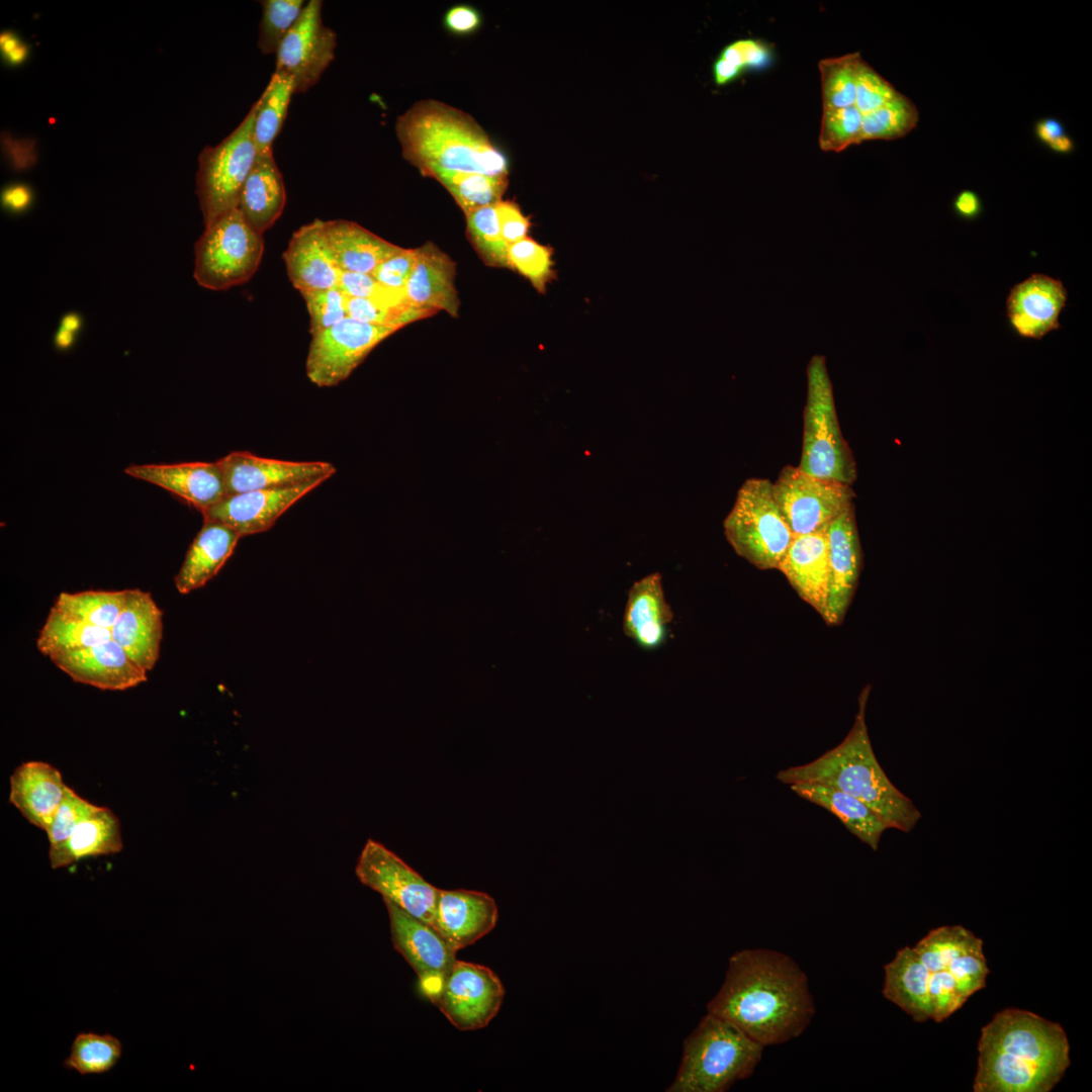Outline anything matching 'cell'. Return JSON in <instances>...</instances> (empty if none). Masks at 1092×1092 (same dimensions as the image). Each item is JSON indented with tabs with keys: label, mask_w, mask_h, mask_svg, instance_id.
<instances>
[{
	"label": "cell",
	"mask_w": 1092,
	"mask_h": 1092,
	"mask_svg": "<svg viewBox=\"0 0 1092 1092\" xmlns=\"http://www.w3.org/2000/svg\"><path fill=\"white\" fill-rule=\"evenodd\" d=\"M883 995L916 1022H941L977 991L989 974L983 940L962 925L931 929L885 967Z\"/></svg>",
	"instance_id": "cell-1"
},
{
	"label": "cell",
	"mask_w": 1092,
	"mask_h": 1092,
	"mask_svg": "<svg viewBox=\"0 0 1092 1092\" xmlns=\"http://www.w3.org/2000/svg\"><path fill=\"white\" fill-rule=\"evenodd\" d=\"M707 1010L766 1046L799 1036L815 1007L798 964L785 953L758 948L729 959L724 983Z\"/></svg>",
	"instance_id": "cell-2"
},
{
	"label": "cell",
	"mask_w": 1092,
	"mask_h": 1092,
	"mask_svg": "<svg viewBox=\"0 0 1092 1092\" xmlns=\"http://www.w3.org/2000/svg\"><path fill=\"white\" fill-rule=\"evenodd\" d=\"M975 1092H1049L1071 1065L1057 1022L1022 1009L996 1013L981 1031Z\"/></svg>",
	"instance_id": "cell-3"
},
{
	"label": "cell",
	"mask_w": 1092,
	"mask_h": 1092,
	"mask_svg": "<svg viewBox=\"0 0 1092 1092\" xmlns=\"http://www.w3.org/2000/svg\"><path fill=\"white\" fill-rule=\"evenodd\" d=\"M402 157L422 175L481 173L509 177L507 155L465 111L428 99L414 103L395 121Z\"/></svg>",
	"instance_id": "cell-4"
},
{
	"label": "cell",
	"mask_w": 1092,
	"mask_h": 1092,
	"mask_svg": "<svg viewBox=\"0 0 1092 1092\" xmlns=\"http://www.w3.org/2000/svg\"><path fill=\"white\" fill-rule=\"evenodd\" d=\"M870 689L858 699V712L845 738L816 759L780 770L776 778L788 786L813 783L828 786L862 801L889 828L910 832L921 814L887 777L873 750L866 723Z\"/></svg>",
	"instance_id": "cell-5"
},
{
	"label": "cell",
	"mask_w": 1092,
	"mask_h": 1092,
	"mask_svg": "<svg viewBox=\"0 0 1092 1092\" xmlns=\"http://www.w3.org/2000/svg\"><path fill=\"white\" fill-rule=\"evenodd\" d=\"M764 1046L733 1023L707 1013L686 1038L669 1092H723L748 1078Z\"/></svg>",
	"instance_id": "cell-6"
},
{
	"label": "cell",
	"mask_w": 1092,
	"mask_h": 1092,
	"mask_svg": "<svg viewBox=\"0 0 1092 1092\" xmlns=\"http://www.w3.org/2000/svg\"><path fill=\"white\" fill-rule=\"evenodd\" d=\"M806 374L807 400L798 467L813 476L852 485L857 477L856 464L840 430L825 356L814 355Z\"/></svg>",
	"instance_id": "cell-7"
},
{
	"label": "cell",
	"mask_w": 1092,
	"mask_h": 1092,
	"mask_svg": "<svg viewBox=\"0 0 1092 1092\" xmlns=\"http://www.w3.org/2000/svg\"><path fill=\"white\" fill-rule=\"evenodd\" d=\"M723 528L734 551L759 569H777L795 537L767 478L751 477L743 482Z\"/></svg>",
	"instance_id": "cell-8"
},
{
	"label": "cell",
	"mask_w": 1092,
	"mask_h": 1092,
	"mask_svg": "<svg viewBox=\"0 0 1092 1092\" xmlns=\"http://www.w3.org/2000/svg\"><path fill=\"white\" fill-rule=\"evenodd\" d=\"M263 252V234L235 208L205 225L195 244L193 276L204 288L226 290L253 277Z\"/></svg>",
	"instance_id": "cell-9"
},
{
	"label": "cell",
	"mask_w": 1092,
	"mask_h": 1092,
	"mask_svg": "<svg viewBox=\"0 0 1092 1092\" xmlns=\"http://www.w3.org/2000/svg\"><path fill=\"white\" fill-rule=\"evenodd\" d=\"M256 104L244 120L214 147L198 156L196 193L204 225L238 208L242 188L257 158L254 138Z\"/></svg>",
	"instance_id": "cell-10"
},
{
	"label": "cell",
	"mask_w": 1092,
	"mask_h": 1092,
	"mask_svg": "<svg viewBox=\"0 0 1092 1092\" xmlns=\"http://www.w3.org/2000/svg\"><path fill=\"white\" fill-rule=\"evenodd\" d=\"M772 490L794 536L826 530L854 507L851 485L813 476L798 466H785L772 482Z\"/></svg>",
	"instance_id": "cell-11"
},
{
	"label": "cell",
	"mask_w": 1092,
	"mask_h": 1092,
	"mask_svg": "<svg viewBox=\"0 0 1092 1092\" xmlns=\"http://www.w3.org/2000/svg\"><path fill=\"white\" fill-rule=\"evenodd\" d=\"M355 873L359 881L410 915L434 927L439 889L380 842L364 845Z\"/></svg>",
	"instance_id": "cell-12"
},
{
	"label": "cell",
	"mask_w": 1092,
	"mask_h": 1092,
	"mask_svg": "<svg viewBox=\"0 0 1092 1092\" xmlns=\"http://www.w3.org/2000/svg\"><path fill=\"white\" fill-rule=\"evenodd\" d=\"M396 331L346 317L311 336L305 362L308 379L320 387L339 384L379 343Z\"/></svg>",
	"instance_id": "cell-13"
},
{
	"label": "cell",
	"mask_w": 1092,
	"mask_h": 1092,
	"mask_svg": "<svg viewBox=\"0 0 1092 1092\" xmlns=\"http://www.w3.org/2000/svg\"><path fill=\"white\" fill-rule=\"evenodd\" d=\"M505 988L485 966L456 960L435 1001L449 1022L461 1031L485 1027L498 1013Z\"/></svg>",
	"instance_id": "cell-14"
},
{
	"label": "cell",
	"mask_w": 1092,
	"mask_h": 1092,
	"mask_svg": "<svg viewBox=\"0 0 1092 1092\" xmlns=\"http://www.w3.org/2000/svg\"><path fill=\"white\" fill-rule=\"evenodd\" d=\"M323 2L308 1L276 53L275 72L290 77L295 94L315 85L335 58L337 33L324 24Z\"/></svg>",
	"instance_id": "cell-15"
},
{
	"label": "cell",
	"mask_w": 1092,
	"mask_h": 1092,
	"mask_svg": "<svg viewBox=\"0 0 1092 1092\" xmlns=\"http://www.w3.org/2000/svg\"><path fill=\"white\" fill-rule=\"evenodd\" d=\"M387 909L394 948L416 972L421 991L435 1003L443 982L456 961V951L430 924L389 901Z\"/></svg>",
	"instance_id": "cell-16"
},
{
	"label": "cell",
	"mask_w": 1092,
	"mask_h": 1092,
	"mask_svg": "<svg viewBox=\"0 0 1092 1092\" xmlns=\"http://www.w3.org/2000/svg\"><path fill=\"white\" fill-rule=\"evenodd\" d=\"M326 480L317 478L290 486L226 494L201 513L203 519L228 526L240 538L263 533L297 500Z\"/></svg>",
	"instance_id": "cell-17"
},
{
	"label": "cell",
	"mask_w": 1092,
	"mask_h": 1092,
	"mask_svg": "<svg viewBox=\"0 0 1092 1092\" xmlns=\"http://www.w3.org/2000/svg\"><path fill=\"white\" fill-rule=\"evenodd\" d=\"M226 494L329 479L336 467L327 461H289L234 451L217 460Z\"/></svg>",
	"instance_id": "cell-18"
},
{
	"label": "cell",
	"mask_w": 1092,
	"mask_h": 1092,
	"mask_svg": "<svg viewBox=\"0 0 1092 1092\" xmlns=\"http://www.w3.org/2000/svg\"><path fill=\"white\" fill-rule=\"evenodd\" d=\"M1067 299L1068 291L1060 279L1034 273L1009 291L1006 300L1009 325L1020 338L1040 340L1061 328L1059 316Z\"/></svg>",
	"instance_id": "cell-19"
},
{
	"label": "cell",
	"mask_w": 1092,
	"mask_h": 1092,
	"mask_svg": "<svg viewBox=\"0 0 1092 1092\" xmlns=\"http://www.w3.org/2000/svg\"><path fill=\"white\" fill-rule=\"evenodd\" d=\"M50 659L74 681L105 691H124L148 678V672L113 639Z\"/></svg>",
	"instance_id": "cell-20"
},
{
	"label": "cell",
	"mask_w": 1092,
	"mask_h": 1092,
	"mask_svg": "<svg viewBox=\"0 0 1092 1092\" xmlns=\"http://www.w3.org/2000/svg\"><path fill=\"white\" fill-rule=\"evenodd\" d=\"M825 534L828 544L829 595L823 619L829 625H838L850 605L861 568V548L854 507L831 522Z\"/></svg>",
	"instance_id": "cell-21"
},
{
	"label": "cell",
	"mask_w": 1092,
	"mask_h": 1092,
	"mask_svg": "<svg viewBox=\"0 0 1092 1092\" xmlns=\"http://www.w3.org/2000/svg\"><path fill=\"white\" fill-rule=\"evenodd\" d=\"M498 910L492 897L470 890H440L434 928L457 952L490 932Z\"/></svg>",
	"instance_id": "cell-22"
},
{
	"label": "cell",
	"mask_w": 1092,
	"mask_h": 1092,
	"mask_svg": "<svg viewBox=\"0 0 1092 1092\" xmlns=\"http://www.w3.org/2000/svg\"><path fill=\"white\" fill-rule=\"evenodd\" d=\"M124 472L172 492L200 512L226 495L217 461L134 464L127 466Z\"/></svg>",
	"instance_id": "cell-23"
},
{
	"label": "cell",
	"mask_w": 1092,
	"mask_h": 1092,
	"mask_svg": "<svg viewBox=\"0 0 1092 1092\" xmlns=\"http://www.w3.org/2000/svg\"><path fill=\"white\" fill-rule=\"evenodd\" d=\"M111 637L146 672L160 656L163 638V611L149 592L125 589L122 609L111 627Z\"/></svg>",
	"instance_id": "cell-24"
},
{
	"label": "cell",
	"mask_w": 1092,
	"mask_h": 1092,
	"mask_svg": "<svg viewBox=\"0 0 1092 1092\" xmlns=\"http://www.w3.org/2000/svg\"><path fill=\"white\" fill-rule=\"evenodd\" d=\"M282 257L288 278L299 292L338 286L342 270L335 260L324 220L314 219L295 231Z\"/></svg>",
	"instance_id": "cell-25"
},
{
	"label": "cell",
	"mask_w": 1092,
	"mask_h": 1092,
	"mask_svg": "<svg viewBox=\"0 0 1092 1092\" xmlns=\"http://www.w3.org/2000/svg\"><path fill=\"white\" fill-rule=\"evenodd\" d=\"M777 569L784 573L801 599L823 618L829 595L828 544L825 530L795 536Z\"/></svg>",
	"instance_id": "cell-26"
},
{
	"label": "cell",
	"mask_w": 1092,
	"mask_h": 1092,
	"mask_svg": "<svg viewBox=\"0 0 1092 1092\" xmlns=\"http://www.w3.org/2000/svg\"><path fill=\"white\" fill-rule=\"evenodd\" d=\"M67 785L52 764L30 760L10 776L9 803L33 826L46 831L65 796Z\"/></svg>",
	"instance_id": "cell-27"
},
{
	"label": "cell",
	"mask_w": 1092,
	"mask_h": 1092,
	"mask_svg": "<svg viewBox=\"0 0 1092 1092\" xmlns=\"http://www.w3.org/2000/svg\"><path fill=\"white\" fill-rule=\"evenodd\" d=\"M416 264L405 287L407 302L434 313L444 310L457 316L460 299L455 287V263L432 242L416 248Z\"/></svg>",
	"instance_id": "cell-28"
},
{
	"label": "cell",
	"mask_w": 1092,
	"mask_h": 1092,
	"mask_svg": "<svg viewBox=\"0 0 1092 1092\" xmlns=\"http://www.w3.org/2000/svg\"><path fill=\"white\" fill-rule=\"evenodd\" d=\"M673 612L667 603L659 572L642 577L628 592L623 614V632L647 650L660 647L666 639Z\"/></svg>",
	"instance_id": "cell-29"
},
{
	"label": "cell",
	"mask_w": 1092,
	"mask_h": 1092,
	"mask_svg": "<svg viewBox=\"0 0 1092 1092\" xmlns=\"http://www.w3.org/2000/svg\"><path fill=\"white\" fill-rule=\"evenodd\" d=\"M239 539L228 526L204 519L174 577L177 590L185 595L204 586L232 556Z\"/></svg>",
	"instance_id": "cell-30"
},
{
	"label": "cell",
	"mask_w": 1092,
	"mask_h": 1092,
	"mask_svg": "<svg viewBox=\"0 0 1092 1092\" xmlns=\"http://www.w3.org/2000/svg\"><path fill=\"white\" fill-rule=\"evenodd\" d=\"M123 848L118 818L106 807L97 808L78 823L62 843L51 846L49 859L54 870L72 866L82 858L118 853Z\"/></svg>",
	"instance_id": "cell-31"
},
{
	"label": "cell",
	"mask_w": 1092,
	"mask_h": 1092,
	"mask_svg": "<svg viewBox=\"0 0 1092 1092\" xmlns=\"http://www.w3.org/2000/svg\"><path fill=\"white\" fill-rule=\"evenodd\" d=\"M285 202L284 181L273 154L257 155L242 188L238 208L263 234L281 216Z\"/></svg>",
	"instance_id": "cell-32"
},
{
	"label": "cell",
	"mask_w": 1092,
	"mask_h": 1092,
	"mask_svg": "<svg viewBox=\"0 0 1092 1092\" xmlns=\"http://www.w3.org/2000/svg\"><path fill=\"white\" fill-rule=\"evenodd\" d=\"M789 788L804 800L835 815L861 842L877 850L889 829L884 819L862 801L834 788L813 783H796Z\"/></svg>",
	"instance_id": "cell-33"
},
{
	"label": "cell",
	"mask_w": 1092,
	"mask_h": 1092,
	"mask_svg": "<svg viewBox=\"0 0 1092 1092\" xmlns=\"http://www.w3.org/2000/svg\"><path fill=\"white\" fill-rule=\"evenodd\" d=\"M335 260L342 271L373 275L376 268L401 247L378 237L357 222L325 221Z\"/></svg>",
	"instance_id": "cell-34"
},
{
	"label": "cell",
	"mask_w": 1092,
	"mask_h": 1092,
	"mask_svg": "<svg viewBox=\"0 0 1092 1092\" xmlns=\"http://www.w3.org/2000/svg\"><path fill=\"white\" fill-rule=\"evenodd\" d=\"M110 639V629L86 623L52 607L36 638V648L42 655L52 657Z\"/></svg>",
	"instance_id": "cell-35"
},
{
	"label": "cell",
	"mask_w": 1092,
	"mask_h": 1092,
	"mask_svg": "<svg viewBox=\"0 0 1092 1092\" xmlns=\"http://www.w3.org/2000/svg\"><path fill=\"white\" fill-rule=\"evenodd\" d=\"M293 94L295 89L292 79L274 71L264 92L255 102L254 138L257 155L273 154V143L282 128Z\"/></svg>",
	"instance_id": "cell-36"
},
{
	"label": "cell",
	"mask_w": 1092,
	"mask_h": 1092,
	"mask_svg": "<svg viewBox=\"0 0 1092 1092\" xmlns=\"http://www.w3.org/2000/svg\"><path fill=\"white\" fill-rule=\"evenodd\" d=\"M124 599L125 589L62 592L53 607L86 623L111 629Z\"/></svg>",
	"instance_id": "cell-37"
},
{
	"label": "cell",
	"mask_w": 1092,
	"mask_h": 1092,
	"mask_svg": "<svg viewBox=\"0 0 1092 1092\" xmlns=\"http://www.w3.org/2000/svg\"><path fill=\"white\" fill-rule=\"evenodd\" d=\"M122 1055L121 1041L111 1034L80 1032L63 1067L82 1076L109 1072Z\"/></svg>",
	"instance_id": "cell-38"
},
{
	"label": "cell",
	"mask_w": 1092,
	"mask_h": 1092,
	"mask_svg": "<svg viewBox=\"0 0 1092 1092\" xmlns=\"http://www.w3.org/2000/svg\"><path fill=\"white\" fill-rule=\"evenodd\" d=\"M453 196L464 214L497 204L507 190L509 177L481 173H446L436 178Z\"/></svg>",
	"instance_id": "cell-39"
},
{
	"label": "cell",
	"mask_w": 1092,
	"mask_h": 1092,
	"mask_svg": "<svg viewBox=\"0 0 1092 1092\" xmlns=\"http://www.w3.org/2000/svg\"><path fill=\"white\" fill-rule=\"evenodd\" d=\"M858 52L822 59L818 63L823 110L854 105Z\"/></svg>",
	"instance_id": "cell-40"
},
{
	"label": "cell",
	"mask_w": 1092,
	"mask_h": 1092,
	"mask_svg": "<svg viewBox=\"0 0 1092 1092\" xmlns=\"http://www.w3.org/2000/svg\"><path fill=\"white\" fill-rule=\"evenodd\" d=\"M918 120L916 105L901 93L882 107L862 115L861 143L903 138L916 127Z\"/></svg>",
	"instance_id": "cell-41"
},
{
	"label": "cell",
	"mask_w": 1092,
	"mask_h": 1092,
	"mask_svg": "<svg viewBox=\"0 0 1092 1092\" xmlns=\"http://www.w3.org/2000/svg\"><path fill=\"white\" fill-rule=\"evenodd\" d=\"M465 216L468 238L483 262L492 267L510 268L496 204L475 209Z\"/></svg>",
	"instance_id": "cell-42"
},
{
	"label": "cell",
	"mask_w": 1092,
	"mask_h": 1092,
	"mask_svg": "<svg viewBox=\"0 0 1092 1092\" xmlns=\"http://www.w3.org/2000/svg\"><path fill=\"white\" fill-rule=\"evenodd\" d=\"M259 24L258 47L264 55L277 53L282 40L295 25L306 3L302 0H264Z\"/></svg>",
	"instance_id": "cell-43"
},
{
	"label": "cell",
	"mask_w": 1092,
	"mask_h": 1092,
	"mask_svg": "<svg viewBox=\"0 0 1092 1092\" xmlns=\"http://www.w3.org/2000/svg\"><path fill=\"white\" fill-rule=\"evenodd\" d=\"M348 317L371 324L399 330L416 321L435 314L412 305L406 301L398 304H390L365 298L347 297Z\"/></svg>",
	"instance_id": "cell-44"
},
{
	"label": "cell",
	"mask_w": 1092,
	"mask_h": 1092,
	"mask_svg": "<svg viewBox=\"0 0 1092 1092\" xmlns=\"http://www.w3.org/2000/svg\"><path fill=\"white\" fill-rule=\"evenodd\" d=\"M508 262L539 292H544L554 277L551 249L528 237L508 247Z\"/></svg>",
	"instance_id": "cell-45"
},
{
	"label": "cell",
	"mask_w": 1092,
	"mask_h": 1092,
	"mask_svg": "<svg viewBox=\"0 0 1092 1092\" xmlns=\"http://www.w3.org/2000/svg\"><path fill=\"white\" fill-rule=\"evenodd\" d=\"M862 114L855 105L823 110L818 138L824 152L839 153L861 144Z\"/></svg>",
	"instance_id": "cell-46"
},
{
	"label": "cell",
	"mask_w": 1092,
	"mask_h": 1092,
	"mask_svg": "<svg viewBox=\"0 0 1092 1092\" xmlns=\"http://www.w3.org/2000/svg\"><path fill=\"white\" fill-rule=\"evenodd\" d=\"M309 317V333L314 336L348 317L347 296L338 288L300 292Z\"/></svg>",
	"instance_id": "cell-47"
},
{
	"label": "cell",
	"mask_w": 1092,
	"mask_h": 1092,
	"mask_svg": "<svg viewBox=\"0 0 1092 1092\" xmlns=\"http://www.w3.org/2000/svg\"><path fill=\"white\" fill-rule=\"evenodd\" d=\"M901 93L862 59L859 61L855 107L862 115L870 113L898 97Z\"/></svg>",
	"instance_id": "cell-48"
},
{
	"label": "cell",
	"mask_w": 1092,
	"mask_h": 1092,
	"mask_svg": "<svg viewBox=\"0 0 1092 1092\" xmlns=\"http://www.w3.org/2000/svg\"><path fill=\"white\" fill-rule=\"evenodd\" d=\"M96 808L97 805L83 799L74 790L67 787L61 805L46 830L50 847L65 841L78 823Z\"/></svg>",
	"instance_id": "cell-49"
},
{
	"label": "cell",
	"mask_w": 1092,
	"mask_h": 1092,
	"mask_svg": "<svg viewBox=\"0 0 1092 1092\" xmlns=\"http://www.w3.org/2000/svg\"><path fill=\"white\" fill-rule=\"evenodd\" d=\"M337 287L347 297L372 299L390 304L406 301L405 292L384 287L371 274L342 271Z\"/></svg>",
	"instance_id": "cell-50"
},
{
	"label": "cell",
	"mask_w": 1092,
	"mask_h": 1092,
	"mask_svg": "<svg viewBox=\"0 0 1092 1092\" xmlns=\"http://www.w3.org/2000/svg\"><path fill=\"white\" fill-rule=\"evenodd\" d=\"M416 259V249L400 248L376 268L373 276L384 287L405 292Z\"/></svg>",
	"instance_id": "cell-51"
},
{
	"label": "cell",
	"mask_w": 1092,
	"mask_h": 1092,
	"mask_svg": "<svg viewBox=\"0 0 1092 1092\" xmlns=\"http://www.w3.org/2000/svg\"><path fill=\"white\" fill-rule=\"evenodd\" d=\"M770 48L758 39L743 38L726 46L719 58L731 63L742 72L746 69H763L771 61Z\"/></svg>",
	"instance_id": "cell-52"
},
{
	"label": "cell",
	"mask_w": 1092,
	"mask_h": 1092,
	"mask_svg": "<svg viewBox=\"0 0 1092 1092\" xmlns=\"http://www.w3.org/2000/svg\"><path fill=\"white\" fill-rule=\"evenodd\" d=\"M500 233L509 247L525 238L530 229V220L514 201L502 200L496 204Z\"/></svg>",
	"instance_id": "cell-53"
},
{
	"label": "cell",
	"mask_w": 1092,
	"mask_h": 1092,
	"mask_svg": "<svg viewBox=\"0 0 1092 1092\" xmlns=\"http://www.w3.org/2000/svg\"><path fill=\"white\" fill-rule=\"evenodd\" d=\"M482 22L479 11L469 4H457L450 7L444 17L446 30L455 35H469L479 29Z\"/></svg>",
	"instance_id": "cell-54"
},
{
	"label": "cell",
	"mask_w": 1092,
	"mask_h": 1092,
	"mask_svg": "<svg viewBox=\"0 0 1092 1092\" xmlns=\"http://www.w3.org/2000/svg\"><path fill=\"white\" fill-rule=\"evenodd\" d=\"M1035 134L1038 140L1051 150L1060 154H1068L1073 151L1074 143L1066 133L1064 125L1056 118L1045 117L1035 124Z\"/></svg>",
	"instance_id": "cell-55"
},
{
	"label": "cell",
	"mask_w": 1092,
	"mask_h": 1092,
	"mask_svg": "<svg viewBox=\"0 0 1092 1092\" xmlns=\"http://www.w3.org/2000/svg\"><path fill=\"white\" fill-rule=\"evenodd\" d=\"M956 214L964 219L973 220L983 210V204L977 192L969 189L962 190L952 201Z\"/></svg>",
	"instance_id": "cell-56"
},
{
	"label": "cell",
	"mask_w": 1092,
	"mask_h": 1092,
	"mask_svg": "<svg viewBox=\"0 0 1092 1092\" xmlns=\"http://www.w3.org/2000/svg\"><path fill=\"white\" fill-rule=\"evenodd\" d=\"M742 73L739 68L721 58H718L713 65L714 81L719 86L734 81Z\"/></svg>",
	"instance_id": "cell-57"
},
{
	"label": "cell",
	"mask_w": 1092,
	"mask_h": 1092,
	"mask_svg": "<svg viewBox=\"0 0 1092 1092\" xmlns=\"http://www.w3.org/2000/svg\"><path fill=\"white\" fill-rule=\"evenodd\" d=\"M1 44L4 53L11 61H20L25 55V49L20 46L18 39L12 35H2Z\"/></svg>",
	"instance_id": "cell-58"
},
{
	"label": "cell",
	"mask_w": 1092,
	"mask_h": 1092,
	"mask_svg": "<svg viewBox=\"0 0 1092 1092\" xmlns=\"http://www.w3.org/2000/svg\"><path fill=\"white\" fill-rule=\"evenodd\" d=\"M29 199L28 191L23 187H13L5 192V202L14 208H20L27 204Z\"/></svg>",
	"instance_id": "cell-59"
},
{
	"label": "cell",
	"mask_w": 1092,
	"mask_h": 1092,
	"mask_svg": "<svg viewBox=\"0 0 1092 1092\" xmlns=\"http://www.w3.org/2000/svg\"><path fill=\"white\" fill-rule=\"evenodd\" d=\"M72 338V331L62 328L57 335L58 345L61 347L68 346L71 343Z\"/></svg>",
	"instance_id": "cell-60"
},
{
	"label": "cell",
	"mask_w": 1092,
	"mask_h": 1092,
	"mask_svg": "<svg viewBox=\"0 0 1092 1092\" xmlns=\"http://www.w3.org/2000/svg\"><path fill=\"white\" fill-rule=\"evenodd\" d=\"M62 328L69 331H74L78 328V318L72 314L68 315L66 318H64Z\"/></svg>",
	"instance_id": "cell-61"
}]
</instances>
